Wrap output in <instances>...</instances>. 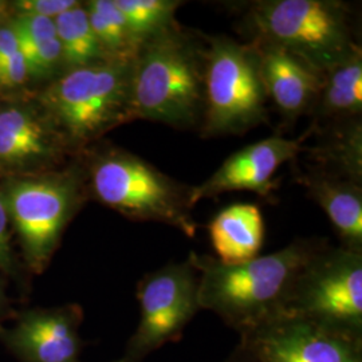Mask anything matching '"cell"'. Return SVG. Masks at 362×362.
I'll use <instances>...</instances> for the list:
<instances>
[{
  "mask_svg": "<svg viewBox=\"0 0 362 362\" xmlns=\"http://www.w3.org/2000/svg\"><path fill=\"white\" fill-rule=\"evenodd\" d=\"M76 157L34 91L0 95V181L46 173Z\"/></svg>",
  "mask_w": 362,
  "mask_h": 362,
  "instance_id": "10",
  "label": "cell"
},
{
  "mask_svg": "<svg viewBox=\"0 0 362 362\" xmlns=\"http://www.w3.org/2000/svg\"><path fill=\"white\" fill-rule=\"evenodd\" d=\"M82 320L78 305L27 311L4 339L23 362H79Z\"/></svg>",
  "mask_w": 362,
  "mask_h": 362,
  "instance_id": "13",
  "label": "cell"
},
{
  "mask_svg": "<svg viewBox=\"0 0 362 362\" xmlns=\"http://www.w3.org/2000/svg\"><path fill=\"white\" fill-rule=\"evenodd\" d=\"M0 194L28 269L40 274L89 199L85 167L77 156L46 173L0 181Z\"/></svg>",
  "mask_w": 362,
  "mask_h": 362,
  "instance_id": "5",
  "label": "cell"
},
{
  "mask_svg": "<svg viewBox=\"0 0 362 362\" xmlns=\"http://www.w3.org/2000/svg\"><path fill=\"white\" fill-rule=\"evenodd\" d=\"M346 3L337 0H260L248 6L251 42L274 45L325 74L360 50Z\"/></svg>",
  "mask_w": 362,
  "mask_h": 362,
  "instance_id": "6",
  "label": "cell"
},
{
  "mask_svg": "<svg viewBox=\"0 0 362 362\" xmlns=\"http://www.w3.org/2000/svg\"><path fill=\"white\" fill-rule=\"evenodd\" d=\"M333 124H336V128L313 151V157L320 161L318 168L361 184V121L358 118Z\"/></svg>",
  "mask_w": 362,
  "mask_h": 362,
  "instance_id": "20",
  "label": "cell"
},
{
  "mask_svg": "<svg viewBox=\"0 0 362 362\" xmlns=\"http://www.w3.org/2000/svg\"><path fill=\"white\" fill-rule=\"evenodd\" d=\"M11 230L13 228L8 218V212L0 194V272L4 274H13L16 269V260L11 243Z\"/></svg>",
  "mask_w": 362,
  "mask_h": 362,
  "instance_id": "24",
  "label": "cell"
},
{
  "mask_svg": "<svg viewBox=\"0 0 362 362\" xmlns=\"http://www.w3.org/2000/svg\"><path fill=\"white\" fill-rule=\"evenodd\" d=\"M218 260L238 264L259 257L264 239V221L257 204L238 203L221 209L208 224Z\"/></svg>",
  "mask_w": 362,
  "mask_h": 362,
  "instance_id": "16",
  "label": "cell"
},
{
  "mask_svg": "<svg viewBox=\"0 0 362 362\" xmlns=\"http://www.w3.org/2000/svg\"><path fill=\"white\" fill-rule=\"evenodd\" d=\"M284 314L362 337V252L329 243L298 274Z\"/></svg>",
  "mask_w": 362,
  "mask_h": 362,
  "instance_id": "8",
  "label": "cell"
},
{
  "mask_svg": "<svg viewBox=\"0 0 362 362\" xmlns=\"http://www.w3.org/2000/svg\"><path fill=\"white\" fill-rule=\"evenodd\" d=\"M11 18L10 15V1L0 0V22Z\"/></svg>",
  "mask_w": 362,
  "mask_h": 362,
  "instance_id": "27",
  "label": "cell"
},
{
  "mask_svg": "<svg viewBox=\"0 0 362 362\" xmlns=\"http://www.w3.org/2000/svg\"><path fill=\"white\" fill-rule=\"evenodd\" d=\"M303 140H291L276 134L235 152L207 180L192 187L194 206L203 199L233 191H248L264 199L272 197L276 189L274 181L276 170L305 149Z\"/></svg>",
  "mask_w": 362,
  "mask_h": 362,
  "instance_id": "12",
  "label": "cell"
},
{
  "mask_svg": "<svg viewBox=\"0 0 362 362\" xmlns=\"http://www.w3.org/2000/svg\"><path fill=\"white\" fill-rule=\"evenodd\" d=\"M250 43L258 52L260 77L267 100H272L286 122L293 124L305 113H311L324 74L278 46Z\"/></svg>",
  "mask_w": 362,
  "mask_h": 362,
  "instance_id": "14",
  "label": "cell"
},
{
  "mask_svg": "<svg viewBox=\"0 0 362 362\" xmlns=\"http://www.w3.org/2000/svg\"><path fill=\"white\" fill-rule=\"evenodd\" d=\"M326 245L324 239L300 238L238 264L191 252L188 259L199 274L200 310L212 311L238 334L272 321L284 314L298 274Z\"/></svg>",
  "mask_w": 362,
  "mask_h": 362,
  "instance_id": "1",
  "label": "cell"
},
{
  "mask_svg": "<svg viewBox=\"0 0 362 362\" xmlns=\"http://www.w3.org/2000/svg\"><path fill=\"white\" fill-rule=\"evenodd\" d=\"M89 197L134 221L167 224L188 238L199 228L192 187L163 173L140 156L110 144H94L81 155Z\"/></svg>",
  "mask_w": 362,
  "mask_h": 362,
  "instance_id": "3",
  "label": "cell"
},
{
  "mask_svg": "<svg viewBox=\"0 0 362 362\" xmlns=\"http://www.w3.org/2000/svg\"><path fill=\"white\" fill-rule=\"evenodd\" d=\"M136 43L141 45L175 26L179 0H115Z\"/></svg>",
  "mask_w": 362,
  "mask_h": 362,
  "instance_id": "22",
  "label": "cell"
},
{
  "mask_svg": "<svg viewBox=\"0 0 362 362\" xmlns=\"http://www.w3.org/2000/svg\"><path fill=\"white\" fill-rule=\"evenodd\" d=\"M255 362H362V337L282 314L239 334Z\"/></svg>",
  "mask_w": 362,
  "mask_h": 362,
  "instance_id": "11",
  "label": "cell"
},
{
  "mask_svg": "<svg viewBox=\"0 0 362 362\" xmlns=\"http://www.w3.org/2000/svg\"><path fill=\"white\" fill-rule=\"evenodd\" d=\"M8 310V299L4 288V282L0 279V321L4 317V314Z\"/></svg>",
  "mask_w": 362,
  "mask_h": 362,
  "instance_id": "26",
  "label": "cell"
},
{
  "mask_svg": "<svg viewBox=\"0 0 362 362\" xmlns=\"http://www.w3.org/2000/svg\"><path fill=\"white\" fill-rule=\"evenodd\" d=\"M19 49L26 62L30 85L43 88L65 71L55 23L49 18L11 16Z\"/></svg>",
  "mask_w": 362,
  "mask_h": 362,
  "instance_id": "17",
  "label": "cell"
},
{
  "mask_svg": "<svg viewBox=\"0 0 362 362\" xmlns=\"http://www.w3.org/2000/svg\"><path fill=\"white\" fill-rule=\"evenodd\" d=\"M223 362H255V360L240 346H236L233 353Z\"/></svg>",
  "mask_w": 362,
  "mask_h": 362,
  "instance_id": "25",
  "label": "cell"
},
{
  "mask_svg": "<svg viewBox=\"0 0 362 362\" xmlns=\"http://www.w3.org/2000/svg\"><path fill=\"white\" fill-rule=\"evenodd\" d=\"M132 61L105 59L70 69L34 91L74 155L100 143L107 132L133 121Z\"/></svg>",
  "mask_w": 362,
  "mask_h": 362,
  "instance_id": "4",
  "label": "cell"
},
{
  "mask_svg": "<svg viewBox=\"0 0 362 362\" xmlns=\"http://www.w3.org/2000/svg\"><path fill=\"white\" fill-rule=\"evenodd\" d=\"M204 115L200 134L206 139L243 134L267 122V95L251 43L206 37Z\"/></svg>",
  "mask_w": 362,
  "mask_h": 362,
  "instance_id": "7",
  "label": "cell"
},
{
  "mask_svg": "<svg viewBox=\"0 0 362 362\" xmlns=\"http://www.w3.org/2000/svg\"><path fill=\"white\" fill-rule=\"evenodd\" d=\"M54 23L62 50L65 71L110 59L91 28L85 3L79 1L76 7L59 15Z\"/></svg>",
  "mask_w": 362,
  "mask_h": 362,
  "instance_id": "19",
  "label": "cell"
},
{
  "mask_svg": "<svg viewBox=\"0 0 362 362\" xmlns=\"http://www.w3.org/2000/svg\"><path fill=\"white\" fill-rule=\"evenodd\" d=\"M300 181L333 224L341 247L362 252L361 184L321 168L303 173Z\"/></svg>",
  "mask_w": 362,
  "mask_h": 362,
  "instance_id": "15",
  "label": "cell"
},
{
  "mask_svg": "<svg viewBox=\"0 0 362 362\" xmlns=\"http://www.w3.org/2000/svg\"><path fill=\"white\" fill-rule=\"evenodd\" d=\"M79 4L77 0H15L10 1L11 16H38L55 21Z\"/></svg>",
  "mask_w": 362,
  "mask_h": 362,
  "instance_id": "23",
  "label": "cell"
},
{
  "mask_svg": "<svg viewBox=\"0 0 362 362\" xmlns=\"http://www.w3.org/2000/svg\"><path fill=\"white\" fill-rule=\"evenodd\" d=\"M324 121L357 119L362 113V50L324 74L318 98L311 110Z\"/></svg>",
  "mask_w": 362,
  "mask_h": 362,
  "instance_id": "18",
  "label": "cell"
},
{
  "mask_svg": "<svg viewBox=\"0 0 362 362\" xmlns=\"http://www.w3.org/2000/svg\"><path fill=\"white\" fill-rule=\"evenodd\" d=\"M90 26L110 59L132 61L140 46L132 37L127 22L115 0L85 1Z\"/></svg>",
  "mask_w": 362,
  "mask_h": 362,
  "instance_id": "21",
  "label": "cell"
},
{
  "mask_svg": "<svg viewBox=\"0 0 362 362\" xmlns=\"http://www.w3.org/2000/svg\"><path fill=\"white\" fill-rule=\"evenodd\" d=\"M204 52L206 37H196L179 23L143 43L132 61V119L200 129Z\"/></svg>",
  "mask_w": 362,
  "mask_h": 362,
  "instance_id": "2",
  "label": "cell"
},
{
  "mask_svg": "<svg viewBox=\"0 0 362 362\" xmlns=\"http://www.w3.org/2000/svg\"><path fill=\"white\" fill-rule=\"evenodd\" d=\"M140 320L116 362H144L160 348L177 342L200 311L199 274L189 259L145 274L137 284Z\"/></svg>",
  "mask_w": 362,
  "mask_h": 362,
  "instance_id": "9",
  "label": "cell"
}]
</instances>
